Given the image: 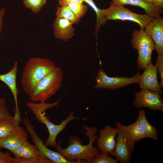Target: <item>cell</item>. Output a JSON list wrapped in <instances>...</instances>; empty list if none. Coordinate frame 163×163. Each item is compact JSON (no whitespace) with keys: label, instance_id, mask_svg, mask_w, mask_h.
Listing matches in <instances>:
<instances>
[{"label":"cell","instance_id":"1","mask_svg":"<svg viewBox=\"0 0 163 163\" xmlns=\"http://www.w3.org/2000/svg\"><path fill=\"white\" fill-rule=\"evenodd\" d=\"M83 129L86 132L83 131V133L89 138L88 145H83L82 140L77 136L73 135L69 138V144L65 149L60 146L61 140L55 147L59 154L71 163H82L84 161L92 163L95 157L101 153L97 147L93 146V143L97 138L96 134L97 129L95 127L87 125H83Z\"/></svg>","mask_w":163,"mask_h":163},{"label":"cell","instance_id":"2","mask_svg":"<svg viewBox=\"0 0 163 163\" xmlns=\"http://www.w3.org/2000/svg\"><path fill=\"white\" fill-rule=\"evenodd\" d=\"M60 100L52 103H47L45 101L40 102L38 103L32 101L27 102L26 105L31 110L32 113L35 115L36 119L41 123L46 126L49 133L48 138L44 142L46 146L55 147L57 145L56 138L57 136L61 131L64 130L66 126L70 121L75 120H82L85 121L88 118H79L73 116L74 113L71 112L66 118L62 120L59 125H55L50 120L49 118L45 115V111L49 108L57 106L59 104Z\"/></svg>","mask_w":163,"mask_h":163},{"label":"cell","instance_id":"3","mask_svg":"<svg viewBox=\"0 0 163 163\" xmlns=\"http://www.w3.org/2000/svg\"><path fill=\"white\" fill-rule=\"evenodd\" d=\"M53 61L45 57H31L22 72L21 84L23 92L29 95L38 83L56 67Z\"/></svg>","mask_w":163,"mask_h":163},{"label":"cell","instance_id":"4","mask_svg":"<svg viewBox=\"0 0 163 163\" xmlns=\"http://www.w3.org/2000/svg\"><path fill=\"white\" fill-rule=\"evenodd\" d=\"M63 78L62 70L56 66L36 86L29 95L30 100L43 102L50 99L60 89Z\"/></svg>","mask_w":163,"mask_h":163},{"label":"cell","instance_id":"5","mask_svg":"<svg viewBox=\"0 0 163 163\" xmlns=\"http://www.w3.org/2000/svg\"><path fill=\"white\" fill-rule=\"evenodd\" d=\"M131 42L133 47L138 52L137 66L139 69L144 70L151 62V55L155 49V43L151 38L141 29L133 30Z\"/></svg>","mask_w":163,"mask_h":163},{"label":"cell","instance_id":"6","mask_svg":"<svg viewBox=\"0 0 163 163\" xmlns=\"http://www.w3.org/2000/svg\"><path fill=\"white\" fill-rule=\"evenodd\" d=\"M106 20L129 21L138 24L140 29L144 30L154 18L146 14H141L131 12L123 5H116L112 2L110 7L102 9Z\"/></svg>","mask_w":163,"mask_h":163},{"label":"cell","instance_id":"7","mask_svg":"<svg viewBox=\"0 0 163 163\" xmlns=\"http://www.w3.org/2000/svg\"><path fill=\"white\" fill-rule=\"evenodd\" d=\"M116 125L118 130L117 136L115 147L111 155L122 163H130L135 142L129 136L125 126L118 121Z\"/></svg>","mask_w":163,"mask_h":163},{"label":"cell","instance_id":"8","mask_svg":"<svg viewBox=\"0 0 163 163\" xmlns=\"http://www.w3.org/2000/svg\"><path fill=\"white\" fill-rule=\"evenodd\" d=\"M140 75L138 70L136 74L131 77H110L107 75L103 69L101 68L97 71V75L95 79L96 84L94 88L96 89L101 88L113 90L133 83L138 84Z\"/></svg>","mask_w":163,"mask_h":163},{"label":"cell","instance_id":"9","mask_svg":"<svg viewBox=\"0 0 163 163\" xmlns=\"http://www.w3.org/2000/svg\"><path fill=\"white\" fill-rule=\"evenodd\" d=\"M23 122L27 131L32 138L33 141L40 153V157L47 158L51 160L53 163H71L66 159L57 152L51 150L45 145L43 140L39 137L28 118H24Z\"/></svg>","mask_w":163,"mask_h":163},{"label":"cell","instance_id":"10","mask_svg":"<svg viewBox=\"0 0 163 163\" xmlns=\"http://www.w3.org/2000/svg\"><path fill=\"white\" fill-rule=\"evenodd\" d=\"M135 99L133 105L137 109L147 107L154 111L160 110L163 112V100L158 92L142 89L138 92H135Z\"/></svg>","mask_w":163,"mask_h":163},{"label":"cell","instance_id":"11","mask_svg":"<svg viewBox=\"0 0 163 163\" xmlns=\"http://www.w3.org/2000/svg\"><path fill=\"white\" fill-rule=\"evenodd\" d=\"M117 131V127L109 125L99 131V137L96 140L97 148L102 153L111 155L115 147V138Z\"/></svg>","mask_w":163,"mask_h":163},{"label":"cell","instance_id":"12","mask_svg":"<svg viewBox=\"0 0 163 163\" xmlns=\"http://www.w3.org/2000/svg\"><path fill=\"white\" fill-rule=\"evenodd\" d=\"M139 77L138 84L142 89L150 90L163 94L161 86L158 80V70L152 62L149 64Z\"/></svg>","mask_w":163,"mask_h":163},{"label":"cell","instance_id":"13","mask_svg":"<svg viewBox=\"0 0 163 163\" xmlns=\"http://www.w3.org/2000/svg\"><path fill=\"white\" fill-rule=\"evenodd\" d=\"M145 32L153 40L155 50L158 55L163 54V18L160 16L154 18L146 26Z\"/></svg>","mask_w":163,"mask_h":163},{"label":"cell","instance_id":"14","mask_svg":"<svg viewBox=\"0 0 163 163\" xmlns=\"http://www.w3.org/2000/svg\"><path fill=\"white\" fill-rule=\"evenodd\" d=\"M27 131L18 126L11 134L0 139V148L11 151L21 145L27 141Z\"/></svg>","mask_w":163,"mask_h":163},{"label":"cell","instance_id":"15","mask_svg":"<svg viewBox=\"0 0 163 163\" xmlns=\"http://www.w3.org/2000/svg\"><path fill=\"white\" fill-rule=\"evenodd\" d=\"M73 23L63 18H56L53 23L54 34L56 38L66 42L75 35Z\"/></svg>","mask_w":163,"mask_h":163},{"label":"cell","instance_id":"16","mask_svg":"<svg viewBox=\"0 0 163 163\" xmlns=\"http://www.w3.org/2000/svg\"><path fill=\"white\" fill-rule=\"evenodd\" d=\"M18 70V64L15 62L11 69L6 73L0 74V81L5 83L9 88L13 95L15 105L14 115H21L19 109L18 95V90L17 87L16 76Z\"/></svg>","mask_w":163,"mask_h":163},{"label":"cell","instance_id":"17","mask_svg":"<svg viewBox=\"0 0 163 163\" xmlns=\"http://www.w3.org/2000/svg\"><path fill=\"white\" fill-rule=\"evenodd\" d=\"M114 4L120 5H129L137 6L144 9L146 14L154 18L160 16L163 13L161 9L153 3H148L141 0H111Z\"/></svg>","mask_w":163,"mask_h":163},{"label":"cell","instance_id":"18","mask_svg":"<svg viewBox=\"0 0 163 163\" xmlns=\"http://www.w3.org/2000/svg\"><path fill=\"white\" fill-rule=\"evenodd\" d=\"M15 158H40V153L36 146L27 141L18 148L11 151Z\"/></svg>","mask_w":163,"mask_h":163},{"label":"cell","instance_id":"19","mask_svg":"<svg viewBox=\"0 0 163 163\" xmlns=\"http://www.w3.org/2000/svg\"><path fill=\"white\" fill-rule=\"evenodd\" d=\"M21 120V117L14 115L0 120V139L7 136L13 132Z\"/></svg>","mask_w":163,"mask_h":163},{"label":"cell","instance_id":"20","mask_svg":"<svg viewBox=\"0 0 163 163\" xmlns=\"http://www.w3.org/2000/svg\"><path fill=\"white\" fill-rule=\"evenodd\" d=\"M136 121L139 124L145 132L147 137L157 140L158 132L156 128L148 121L145 110L140 109Z\"/></svg>","mask_w":163,"mask_h":163},{"label":"cell","instance_id":"21","mask_svg":"<svg viewBox=\"0 0 163 163\" xmlns=\"http://www.w3.org/2000/svg\"><path fill=\"white\" fill-rule=\"evenodd\" d=\"M125 127L129 136L135 142L147 137L144 131L136 121L125 126Z\"/></svg>","mask_w":163,"mask_h":163},{"label":"cell","instance_id":"22","mask_svg":"<svg viewBox=\"0 0 163 163\" xmlns=\"http://www.w3.org/2000/svg\"><path fill=\"white\" fill-rule=\"evenodd\" d=\"M83 2L87 3L95 11L96 15V21L95 33L97 36L100 27L101 25H105L107 22L105 15L102 9L98 8L93 0H83Z\"/></svg>","mask_w":163,"mask_h":163},{"label":"cell","instance_id":"23","mask_svg":"<svg viewBox=\"0 0 163 163\" xmlns=\"http://www.w3.org/2000/svg\"><path fill=\"white\" fill-rule=\"evenodd\" d=\"M56 18H63L68 19L73 24L79 23L80 19L77 18L68 5L57 7L56 13Z\"/></svg>","mask_w":163,"mask_h":163},{"label":"cell","instance_id":"24","mask_svg":"<svg viewBox=\"0 0 163 163\" xmlns=\"http://www.w3.org/2000/svg\"><path fill=\"white\" fill-rule=\"evenodd\" d=\"M67 5L75 16L79 19L84 16L88 10L87 6L82 3L73 2L69 3Z\"/></svg>","mask_w":163,"mask_h":163},{"label":"cell","instance_id":"25","mask_svg":"<svg viewBox=\"0 0 163 163\" xmlns=\"http://www.w3.org/2000/svg\"><path fill=\"white\" fill-rule=\"evenodd\" d=\"M47 0H23V3L26 8L30 9L34 13L40 11L45 4Z\"/></svg>","mask_w":163,"mask_h":163},{"label":"cell","instance_id":"26","mask_svg":"<svg viewBox=\"0 0 163 163\" xmlns=\"http://www.w3.org/2000/svg\"><path fill=\"white\" fill-rule=\"evenodd\" d=\"M12 163H53L49 159L43 157L30 158H13Z\"/></svg>","mask_w":163,"mask_h":163},{"label":"cell","instance_id":"27","mask_svg":"<svg viewBox=\"0 0 163 163\" xmlns=\"http://www.w3.org/2000/svg\"><path fill=\"white\" fill-rule=\"evenodd\" d=\"M118 161L117 158L111 157L108 154L100 153L95 157L92 163H117Z\"/></svg>","mask_w":163,"mask_h":163},{"label":"cell","instance_id":"28","mask_svg":"<svg viewBox=\"0 0 163 163\" xmlns=\"http://www.w3.org/2000/svg\"><path fill=\"white\" fill-rule=\"evenodd\" d=\"M6 99L5 98H0V120L12 116L6 105Z\"/></svg>","mask_w":163,"mask_h":163},{"label":"cell","instance_id":"29","mask_svg":"<svg viewBox=\"0 0 163 163\" xmlns=\"http://www.w3.org/2000/svg\"><path fill=\"white\" fill-rule=\"evenodd\" d=\"M158 72L159 73L160 79V84L163 87V54L158 55L156 61L155 65Z\"/></svg>","mask_w":163,"mask_h":163},{"label":"cell","instance_id":"30","mask_svg":"<svg viewBox=\"0 0 163 163\" xmlns=\"http://www.w3.org/2000/svg\"><path fill=\"white\" fill-rule=\"evenodd\" d=\"M13 158L0 150V163H12Z\"/></svg>","mask_w":163,"mask_h":163},{"label":"cell","instance_id":"31","mask_svg":"<svg viewBox=\"0 0 163 163\" xmlns=\"http://www.w3.org/2000/svg\"><path fill=\"white\" fill-rule=\"evenodd\" d=\"M76 2L82 3L83 0H58V4L59 6L67 5L71 2Z\"/></svg>","mask_w":163,"mask_h":163},{"label":"cell","instance_id":"32","mask_svg":"<svg viewBox=\"0 0 163 163\" xmlns=\"http://www.w3.org/2000/svg\"><path fill=\"white\" fill-rule=\"evenodd\" d=\"M5 13V8L3 7L0 8V34L1 33L3 24V17Z\"/></svg>","mask_w":163,"mask_h":163},{"label":"cell","instance_id":"33","mask_svg":"<svg viewBox=\"0 0 163 163\" xmlns=\"http://www.w3.org/2000/svg\"><path fill=\"white\" fill-rule=\"evenodd\" d=\"M152 3L161 9L163 8V0H152Z\"/></svg>","mask_w":163,"mask_h":163},{"label":"cell","instance_id":"34","mask_svg":"<svg viewBox=\"0 0 163 163\" xmlns=\"http://www.w3.org/2000/svg\"><path fill=\"white\" fill-rule=\"evenodd\" d=\"M143 2L148 3H152V0H141Z\"/></svg>","mask_w":163,"mask_h":163}]
</instances>
